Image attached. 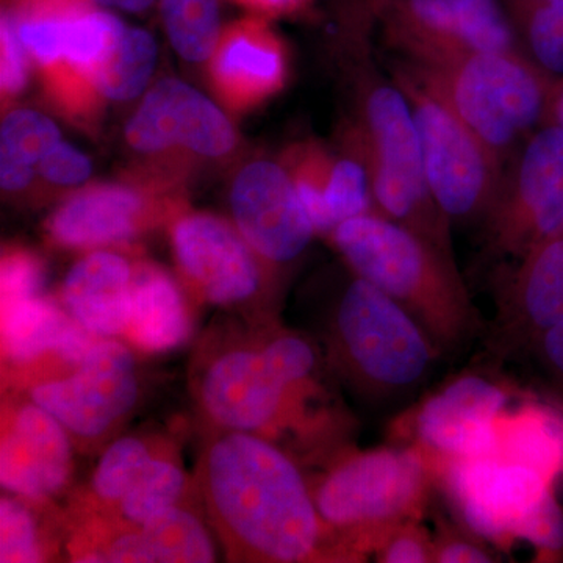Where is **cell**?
Instances as JSON below:
<instances>
[{"label":"cell","mask_w":563,"mask_h":563,"mask_svg":"<svg viewBox=\"0 0 563 563\" xmlns=\"http://www.w3.org/2000/svg\"><path fill=\"white\" fill-rule=\"evenodd\" d=\"M217 431L199 457L196 488L228 558L263 563L322 558L331 531L290 455L255 433Z\"/></svg>","instance_id":"6da1fadb"},{"label":"cell","mask_w":563,"mask_h":563,"mask_svg":"<svg viewBox=\"0 0 563 563\" xmlns=\"http://www.w3.org/2000/svg\"><path fill=\"white\" fill-rule=\"evenodd\" d=\"M329 365L309 336L272 320L218 336L195 365V398L221 431L255 433L276 443L285 433L320 435L329 417Z\"/></svg>","instance_id":"7a4b0ae2"},{"label":"cell","mask_w":563,"mask_h":563,"mask_svg":"<svg viewBox=\"0 0 563 563\" xmlns=\"http://www.w3.org/2000/svg\"><path fill=\"white\" fill-rule=\"evenodd\" d=\"M331 236L351 273L395 299L443 357L483 339L487 322L472 301L454 254L374 211L343 221Z\"/></svg>","instance_id":"3957f363"},{"label":"cell","mask_w":563,"mask_h":563,"mask_svg":"<svg viewBox=\"0 0 563 563\" xmlns=\"http://www.w3.org/2000/svg\"><path fill=\"white\" fill-rule=\"evenodd\" d=\"M322 340L331 373L372 406L409 399L443 357L395 299L354 273L325 313Z\"/></svg>","instance_id":"277c9868"},{"label":"cell","mask_w":563,"mask_h":563,"mask_svg":"<svg viewBox=\"0 0 563 563\" xmlns=\"http://www.w3.org/2000/svg\"><path fill=\"white\" fill-rule=\"evenodd\" d=\"M358 52V122L350 146L368 173L374 213L453 254L450 220L433 199L412 107L395 79H385Z\"/></svg>","instance_id":"5b68a950"},{"label":"cell","mask_w":563,"mask_h":563,"mask_svg":"<svg viewBox=\"0 0 563 563\" xmlns=\"http://www.w3.org/2000/svg\"><path fill=\"white\" fill-rule=\"evenodd\" d=\"M435 484L431 462L412 444L357 451L339 459L312 487L329 531L342 537L347 558L368 554L385 529L420 520Z\"/></svg>","instance_id":"8992f818"},{"label":"cell","mask_w":563,"mask_h":563,"mask_svg":"<svg viewBox=\"0 0 563 563\" xmlns=\"http://www.w3.org/2000/svg\"><path fill=\"white\" fill-rule=\"evenodd\" d=\"M435 483L474 536L498 547L523 540L544 561H563V509L544 474L488 455L440 466Z\"/></svg>","instance_id":"52a82bcc"},{"label":"cell","mask_w":563,"mask_h":563,"mask_svg":"<svg viewBox=\"0 0 563 563\" xmlns=\"http://www.w3.org/2000/svg\"><path fill=\"white\" fill-rule=\"evenodd\" d=\"M410 66L453 107L503 169L543 120L553 90L543 70L520 52H484L435 68Z\"/></svg>","instance_id":"ba28073f"},{"label":"cell","mask_w":563,"mask_h":563,"mask_svg":"<svg viewBox=\"0 0 563 563\" xmlns=\"http://www.w3.org/2000/svg\"><path fill=\"white\" fill-rule=\"evenodd\" d=\"M390 74L412 107L433 199L451 225L483 224L501 184V165L418 70L401 62Z\"/></svg>","instance_id":"9c48e42d"},{"label":"cell","mask_w":563,"mask_h":563,"mask_svg":"<svg viewBox=\"0 0 563 563\" xmlns=\"http://www.w3.org/2000/svg\"><path fill=\"white\" fill-rule=\"evenodd\" d=\"M509 166L481 225L488 254L517 263L563 233V129L532 133Z\"/></svg>","instance_id":"30bf717a"},{"label":"cell","mask_w":563,"mask_h":563,"mask_svg":"<svg viewBox=\"0 0 563 563\" xmlns=\"http://www.w3.org/2000/svg\"><path fill=\"white\" fill-rule=\"evenodd\" d=\"M379 29L390 49L421 68L518 52L517 29L499 0H393Z\"/></svg>","instance_id":"8fae6325"},{"label":"cell","mask_w":563,"mask_h":563,"mask_svg":"<svg viewBox=\"0 0 563 563\" xmlns=\"http://www.w3.org/2000/svg\"><path fill=\"white\" fill-rule=\"evenodd\" d=\"M515 391L496 374L466 372L422 399L401 421L407 444L431 462L488 457L498 451V424Z\"/></svg>","instance_id":"7c38bea8"},{"label":"cell","mask_w":563,"mask_h":563,"mask_svg":"<svg viewBox=\"0 0 563 563\" xmlns=\"http://www.w3.org/2000/svg\"><path fill=\"white\" fill-rule=\"evenodd\" d=\"M29 398L57 418L77 443H99L139 404L135 355L114 339H99L73 372L33 385Z\"/></svg>","instance_id":"4fadbf2b"},{"label":"cell","mask_w":563,"mask_h":563,"mask_svg":"<svg viewBox=\"0 0 563 563\" xmlns=\"http://www.w3.org/2000/svg\"><path fill=\"white\" fill-rule=\"evenodd\" d=\"M174 257L196 295L211 306L235 309L257 301L269 265L242 233L211 213H184L173 222Z\"/></svg>","instance_id":"5bb4252c"},{"label":"cell","mask_w":563,"mask_h":563,"mask_svg":"<svg viewBox=\"0 0 563 563\" xmlns=\"http://www.w3.org/2000/svg\"><path fill=\"white\" fill-rule=\"evenodd\" d=\"M233 224L269 266L301 257L317 235L287 168L269 161L244 166L232 185Z\"/></svg>","instance_id":"9a60e30c"},{"label":"cell","mask_w":563,"mask_h":563,"mask_svg":"<svg viewBox=\"0 0 563 563\" xmlns=\"http://www.w3.org/2000/svg\"><path fill=\"white\" fill-rule=\"evenodd\" d=\"M563 320V233L517 262L503 282L498 312L483 339L493 358L520 357Z\"/></svg>","instance_id":"2e32d148"},{"label":"cell","mask_w":563,"mask_h":563,"mask_svg":"<svg viewBox=\"0 0 563 563\" xmlns=\"http://www.w3.org/2000/svg\"><path fill=\"white\" fill-rule=\"evenodd\" d=\"M133 150L162 154L185 150L202 157H222L235 146L231 121L202 92L176 79L158 81L125 128Z\"/></svg>","instance_id":"e0dca14e"},{"label":"cell","mask_w":563,"mask_h":563,"mask_svg":"<svg viewBox=\"0 0 563 563\" xmlns=\"http://www.w3.org/2000/svg\"><path fill=\"white\" fill-rule=\"evenodd\" d=\"M74 472L73 439L57 418L29 398L3 418L0 481L11 495L44 503Z\"/></svg>","instance_id":"ac0fdd59"},{"label":"cell","mask_w":563,"mask_h":563,"mask_svg":"<svg viewBox=\"0 0 563 563\" xmlns=\"http://www.w3.org/2000/svg\"><path fill=\"white\" fill-rule=\"evenodd\" d=\"M287 52L266 18L252 14L221 32L210 57L214 90L229 109L250 110L268 101L287 80Z\"/></svg>","instance_id":"d6986e66"},{"label":"cell","mask_w":563,"mask_h":563,"mask_svg":"<svg viewBox=\"0 0 563 563\" xmlns=\"http://www.w3.org/2000/svg\"><path fill=\"white\" fill-rule=\"evenodd\" d=\"M154 211L141 188L101 184L85 188L63 202L47 221V233L68 250H99L132 240Z\"/></svg>","instance_id":"ffe728a7"},{"label":"cell","mask_w":563,"mask_h":563,"mask_svg":"<svg viewBox=\"0 0 563 563\" xmlns=\"http://www.w3.org/2000/svg\"><path fill=\"white\" fill-rule=\"evenodd\" d=\"M110 539L76 551L81 562L207 563L217 561L213 537L206 521L185 501L155 515L139 528L120 526Z\"/></svg>","instance_id":"44dd1931"},{"label":"cell","mask_w":563,"mask_h":563,"mask_svg":"<svg viewBox=\"0 0 563 563\" xmlns=\"http://www.w3.org/2000/svg\"><path fill=\"white\" fill-rule=\"evenodd\" d=\"M133 266L120 254L96 250L81 257L63 282L66 312L99 339L122 335L128 324Z\"/></svg>","instance_id":"7402d4cb"},{"label":"cell","mask_w":563,"mask_h":563,"mask_svg":"<svg viewBox=\"0 0 563 563\" xmlns=\"http://www.w3.org/2000/svg\"><path fill=\"white\" fill-rule=\"evenodd\" d=\"M98 340L41 295L2 303L3 357L14 365H31L52 354L73 366Z\"/></svg>","instance_id":"603a6c76"},{"label":"cell","mask_w":563,"mask_h":563,"mask_svg":"<svg viewBox=\"0 0 563 563\" xmlns=\"http://www.w3.org/2000/svg\"><path fill=\"white\" fill-rule=\"evenodd\" d=\"M192 317L187 299L165 269L150 263L133 268L131 306L122 335L143 352H168L187 343Z\"/></svg>","instance_id":"cb8c5ba5"},{"label":"cell","mask_w":563,"mask_h":563,"mask_svg":"<svg viewBox=\"0 0 563 563\" xmlns=\"http://www.w3.org/2000/svg\"><path fill=\"white\" fill-rule=\"evenodd\" d=\"M495 455L531 466L558 484L563 477V406L525 396L499 420Z\"/></svg>","instance_id":"d4e9b609"},{"label":"cell","mask_w":563,"mask_h":563,"mask_svg":"<svg viewBox=\"0 0 563 563\" xmlns=\"http://www.w3.org/2000/svg\"><path fill=\"white\" fill-rule=\"evenodd\" d=\"M62 141L55 122L35 110H16L3 120L0 131V185L22 191L38 173L41 161Z\"/></svg>","instance_id":"484cf974"},{"label":"cell","mask_w":563,"mask_h":563,"mask_svg":"<svg viewBox=\"0 0 563 563\" xmlns=\"http://www.w3.org/2000/svg\"><path fill=\"white\" fill-rule=\"evenodd\" d=\"M157 62V46L150 33L125 25L120 38L92 77L99 99L131 101L150 81Z\"/></svg>","instance_id":"4316f807"},{"label":"cell","mask_w":563,"mask_h":563,"mask_svg":"<svg viewBox=\"0 0 563 563\" xmlns=\"http://www.w3.org/2000/svg\"><path fill=\"white\" fill-rule=\"evenodd\" d=\"M188 488L190 481L179 461L173 455L157 453L111 515L117 525L139 528L155 515L184 501Z\"/></svg>","instance_id":"83f0119b"},{"label":"cell","mask_w":563,"mask_h":563,"mask_svg":"<svg viewBox=\"0 0 563 563\" xmlns=\"http://www.w3.org/2000/svg\"><path fill=\"white\" fill-rule=\"evenodd\" d=\"M174 51L191 63L210 60L221 36L220 0H161Z\"/></svg>","instance_id":"f1b7e54d"},{"label":"cell","mask_w":563,"mask_h":563,"mask_svg":"<svg viewBox=\"0 0 563 563\" xmlns=\"http://www.w3.org/2000/svg\"><path fill=\"white\" fill-rule=\"evenodd\" d=\"M154 444L143 437L124 435L109 444L90 481L91 498L96 506L113 510L122 496L139 481L152 457Z\"/></svg>","instance_id":"f546056e"},{"label":"cell","mask_w":563,"mask_h":563,"mask_svg":"<svg viewBox=\"0 0 563 563\" xmlns=\"http://www.w3.org/2000/svg\"><path fill=\"white\" fill-rule=\"evenodd\" d=\"M333 157L335 155L317 143L298 144L285 155L284 166L295 181L314 231L321 235H332L333 232L325 206Z\"/></svg>","instance_id":"4dcf8cb0"},{"label":"cell","mask_w":563,"mask_h":563,"mask_svg":"<svg viewBox=\"0 0 563 563\" xmlns=\"http://www.w3.org/2000/svg\"><path fill=\"white\" fill-rule=\"evenodd\" d=\"M507 13L523 32L539 68L563 74V2L512 7Z\"/></svg>","instance_id":"1f68e13d"},{"label":"cell","mask_w":563,"mask_h":563,"mask_svg":"<svg viewBox=\"0 0 563 563\" xmlns=\"http://www.w3.org/2000/svg\"><path fill=\"white\" fill-rule=\"evenodd\" d=\"M31 499L16 495L0 499V562L46 561Z\"/></svg>","instance_id":"d6a6232c"},{"label":"cell","mask_w":563,"mask_h":563,"mask_svg":"<svg viewBox=\"0 0 563 563\" xmlns=\"http://www.w3.org/2000/svg\"><path fill=\"white\" fill-rule=\"evenodd\" d=\"M384 563L433 562V543L420 520L391 526L373 540L368 554Z\"/></svg>","instance_id":"836d02e7"},{"label":"cell","mask_w":563,"mask_h":563,"mask_svg":"<svg viewBox=\"0 0 563 563\" xmlns=\"http://www.w3.org/2000/svg\"><path fill=\"white\" fill-rule=\"evenodd\" d=\"M43 282V263L32 252L9 250L3 254L0 268L2 303L41 295Z\"/></svg>","instance_id":"e575fe53"},{"label":"cell","mask_w":563,"mask_h":563,"mask_svg":"<svg viewBox=\"0 0 563 563\" xmlns=\"http://www.w3.org/2000/svg\"><path fill=\"white\" fill-rule=\"evenodd\" d=\"M391 3L393 0H333L335 16L346 36L347 46L369 49L372 33L379 27Z\"/></svg>","instance_id":"d590c367"},{"label":"cell","mask_w":563,"mask_h":563,"mask_svg":"<svg viewBox=\"0 0 563 563\" xmlns=\"http://www.w3.org/2000/svg\"><path fill=\"white\" fill-rule=\"evenodd\" d=\"M2 44V68H0V88L3 99H11L24 91L29 80L27 51L22 46L16 29L9 14H2L0 25Z\"/></svg>","instance_id":"8d00e7d4"},{"label":"cell","mask_w":563,"mask_h":563,"mask_svg":"<svg viewBox=\"0 0 563 563\" xmlns=\"http://www.w3.org/2000/svg\"><path fill=\"white\" fill-rule=\"evenodd\" d=\"M38 174L55 185H79L90 177L91 163L76 147L58 141L41 161Z\"/></svg>","instance_id":"74e56055"},{"label":"cell","mask_w":563,"mask_h":563,"mask_svg":"<svg viewBox=\"0 0 563 563\" xmlns=\"http://www.w3.org/2000/svg\"><path fill=\"white\" fill-rule=\"evenodd\" d=\"M433 543V562L435 563H488L495 562V555L485 547V540L468 532H440Z\"/></svg>","instance_id":"f35d334b"},{"label":"cell","mask_w":563,"mask_h":563,"mask_svg":"<svg viewBox=\"0 0 563 563\" xmlns=\"http://www.w3.org/2000/svg\"><path fill=\"white\" fill-rule=\"evenodd\" d=\"M526 355L532 357L547 383L563 393V320L544 331Z\"/></svg>","instance_id":"ab89813d"},{"label":"cell","mask_w":563,"mask_h":563,"mask_svg":"<svg viewBox=\"0 0 563 563\" xmlns=\"http://www.w3.org/2000/svg\"><path fill=\"white\" fill-rule=\"evenodd\" d=\"M252 14L266 18L299 16L307 13L312 7L313 0H233Z\"/></svg>","instance_id":"60d3db41"},{"label":"cell","mask_w":563,"mask_h":563,"mask_svg":"<svg viewBox=\"0 0 563 563\" xmlns=\"http://www.w3.org/2000/svg\"><path fill=\"white\" fill-rule=\"evenodd\" d=\"M544 117H547L548 124H554L563 129V81L555 85L551 90L550 102H548Z\"/></svg>","instance_id":"b9f144b4"},{"label":"cell","mask_w":563,"mask_h":563,"mask_svg":"<svg viewBox=\"0 0 563 563\" xmlns=\"http://www.w3.org/2000/svg\"><path fill=\"white\" fill-rule=\"evenodd\" d=\"M95 2L106 7H113V9L131 11V13H140V11L150 9L155 0H95Z\"/></svg>","instance_id":"7bdbcfd3"},{"label":"cell","mask_w":563,"mask_h":563,"mask_svg":"<svg viewBox=\"0 0 563 563\" xmlns=\"http://www.w3.org/2000/svg\"><path fill=\"white\" fill-rule=\"evenodd\" d=\"M563 2V0H506L507 9H512V7H521V5H533V3H559Z\"/></svg>","instance_id":"ee69618b"}]
</instances>
